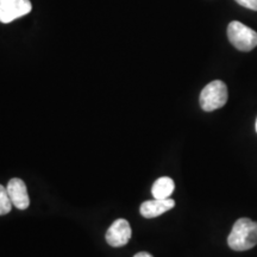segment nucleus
I'll use <instances>...</instances> for the list:
<instances>
[{"label":"nucleus","instance_id":"9d476101","mask_svg":"<svg viewBox=\"0 0 257 257\" xmlns=\"http://www.w3.org/2000/svg\"><path fill=\"white\" fill-rule=\"evenodd\" d=\"M243 8H246L252 11H257V0H236Z\"/></svg>","mask_w":257,"mask_h":257},{"label":"nucleus","instance_id":"39448f33","mask_svg":"<svg viewBox=\"0 0 257 257\" xmlns=\"http://www.w3.org/2000/svg\"><path fill=\"white\" fill-rule=\"evenodd\" d=\"M133 236V231L127 220L117 219L106 232V242L113 248H120L127 244Z\"/></svg>","mask_w":257,"mask_h":257},{"label":"nucleus","instance_id":"7ed1b4c3","mask_svg":"<svg viewBox=\"0 0 257 257\" xmlns=\"http://www.w3.org/2000/svg\"><path fill=\"white\" fill-rule=\"evenodd\" d=\"M227 37L231 44L240 51H251L257 47V32L240 22H231L227 27Z\"/></svg>","mask_w":257,"mask_h":257},{"label":"nucleus","instance_id":"9b49d317","mask_svg":"<svg viewBox=\"0 0 257 257\" xmlns=\"http://www.w3.org/2000/svg\"><path fill=\"white\" fill-rule=\"evenodd\" d=\"M134 257H154L152 253H149V252H146V251H141V252H138V253H136V255H135Z\"/></svg>","mask_w":257,"mask_h":257},{"label":"nucleus","instance_id":"0eeeda50","mask_svg":"<svg viewBox=\"0 0 257 257\" xmlns=\"http://www.w3.org/2000/svg\"><path fill=\"white\" fill-rule=\"evenodd\" d=\"M175 206V201L173 199H154V200L144 201L141 205V214L144 218L152 219L166 213Z\"/></svg>","mask_w":257,"mask_h":257},{"label":"nucleus","instance_id":"f03ea898","mask_svg":"<svg viewBox=\"0 0 257 257\" xmlns=\"http://www.w3.org/2000/svg\"><path fill=\"white\" fill-rule=\"evenodd\" d=\"M229 92L226 85L220 80H214L206 85L200 93V106L204 111L212 112L221 108L227 102Z\"/></svg>","mask_w":257,"mask_h":257},{"label":"nucleus","instance_id":"6e6552de","mask_svg":"<svg viewBox=\"0 0 257 257\" xmlns=\"http://www.w3.org/2000/svg\"><path fill=\"white\" fill-rule=\"evenodd\" d=\"M175 189V184L173 179L168 176H162L154 182L152 193L154 199H169Z\"/></svg>","mask_w":257,"mask_h":257},{"label":"nucleus","instance_id":"f257e3e1","mask_svg":"<svg viewBox=\"0 0 257 257\" xmlns=\"http://www.w3.org/2000/svg\"><path fill=\"white\" fill-rule=\"evenodd\" d=\"M227 244L234 251H245L257 245V221L240 218L233 224Z\"/></svg>","mask_w":257,"mask_h":257},{"label":"nucleus","instance_id":"1a4fd4ad","mask_svg":"<svg viewBox=\"0 0 257 257\" xmlns=\"http://www.w3.org/2000/svg\"><path fill=\"white\" fill-rule=\"evenodd\" d=\"M12 206L14 205H12L11 199L9 197L8 189L0 185V216H5V214L10 213Z\"/></svg>","mask_w":257,"mask_h":257},{"label":"nucleus","instance_id":"f8f14e48","mask_svg":"<svg viewBox=\"0 0 257 257\" xmlns=\"http://www.w3.org/2000/svg\"><path fill=\"white\" fill-rule=\"evenodd\" d=\"M256 131H257V119H256Z\"/></svg>","mask_w":257,"mask_h":257},{"label":"nucleus","instance_id":"423d86ee","mask_svg":"<svg viewBox=\"0 0 257 257\" xmlns=\"http://www.w3.org/2000/svg\"><path fill=\"white\" fill-rule=\"evenodd\" d=\"M6 189H8L12 205L18 210H27L30 205V199H29L27 185L24 184L23 180L17 178L11 179Z\"/></svg>","mask_w":257,"mask_h":257},{"label":"nucleus","instance_id":"20e7f679","mask_svg":"<svg viewBox=\"0 0 257 257\" xmlns=\"http://www.w3.org/2000/svg\"><path fill=\"white\" fill-rule=\"evenodd\" d=\"M31 9L30 0H0V22L5 24L11 23L30 14Z\"/></svg>","mask_w":257,"mask_h":257}]
</instances>
